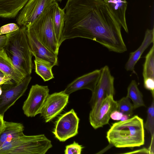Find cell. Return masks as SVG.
Masks as SVG:
<instances>
[{
    "label": "cell",
    "mask_w": 154,
    "mask_h": 154,
    "mask_svg": "<svg viewBox=\"0 0 154 154\" xmlns=\"http://www.w3.org/2000/svg\"><path fill=\"white\" fill-rule=\"evenodd\" d=\"M123 114L118 110L113 111L111 114L110 118L114 120H120L122 118Z\"/></svg>",
    "instance_id": "cell-27"
},
{
    "label": "cell",
    "mask_w": 154,
    "mask_h": 154,
    "mask_svg": "<svg viewBox=\"0 0 154 154\" xmlns=\"http://www.w3.org/2000/svg\"><path fill=\"white\" fill-rule=\"evenodd\" d=\"M113 96L110 94L105 97L102 101L95 115L89 118L90 124L94 129L108 124L112 113L114 111L118 110L117 102L114 100Z\"/></svg>",
    "instance_id": "cell-11"
},
{
    "label": "cell",
    "mask_w": 154,
    "mask_h": 154,
    "mask_svg": "<svg viewBox=\"0 0 154 154\" xmlns=\"http://www.w3.org/2000/svg\"><path fill=\"white\" fill-rule=\"evenodd\" d=\"M35 72L44 81L54 78L52 69L54 66L50 62L40 59H35Z\"/></svg>",
    "instance_id": "cell-21"
},
{
    "label": "cell",
    "mask_w": 154,
    "mask_h": 154,
    "mask_svg": "<svg viewBox=\"0 0 154 154\" xmlns=\"http://www.w3.org/2000/svg\"><path fill=\"white\" fill-rule=\"evenodd\" d=\"M145 153L150 154V152L148 149L143 148L142 149L136 150L134 151L127 152L125 153L131 154V153Z\"/></svg>",
    "instance_id": "cell-30"
},
{
    "label": "cell",
    "mask_w": 154,
    "mask_h": 154,
    "mask_svg": "<svg viewBox=\"0 0 154 154\" xmlns=\"http://www.w3.org/2000/svg\"><path fill=\"white\" fill-rule=\"evenodd\" d=\"M61 42L77 37L100 43L115 52L124 43L121 26L103 0H67Z\"/></svg>",
    "instance_id": "cell-1"
},
{
    "label": "cell",
    "mask_w": 154,
    "mask_h": 154,
    "mask_svg": "<svg viewBox=\"0 0 154 154\" xmlns=\"http://www.w3.org/2000/svg\"><path fill=\"white\" fill-rule=\"evenodd\" d=\"M26 27L28 43L35 59H40L48 62L54 66L57 65V55L45 47L38 40L31 29L29 27Z\"/></svg>",
    "instance_id": "cell-12"
},
{
    "label": "cell",
    "mask_w": 154,
    "mask_h": 154,
    "mask_svg": "<svg viewBox=\"0 0 154 154\" xmlns=\"http://www.w3.org/2000/svg\"><path fill=\"white\" fill-rule=\"evenodd\" d=\"M144 128L149 132L151 137L154 135V100L152 101L147 110V119Z\"/></svg>",
    "instance_id": "cell-24"
},
{
    "label": "cell",
    "mask_w": 154,
    "mask_h": 154,
    "mask_svg": "<svg viewBox=\"0 0 154 154\" xmlns=\"http://www.w3.org/2000/svg\"><path fill=\"white\" fill-rule=\"evenodd\" d=\"M83 148V147L82 145L74 141L72 144L67 145L66 146L64 151L65 154H80Z\"/></svg>",
    "instance_id": "cell-25"
},
{
    "label": "cell",
    "mask_w": 154,
    "mask_h": 154,
    "mask_svg": "<svg viewBox=\"0 0 154 154\" xmlns=\"http://www.w3.org/2000/svg\"><path fill=\"white\" fill-rule=\"evenodd\" d=\"M2 92V89L1 88V85H0V95L1 94Z\"/></svg>",
    "instance_id": "cell-35"
},
{
    "label": "cell",
    "mask_w": 154,
    "mask_h": 154,
    "mask_svg": "<svg viewBox=\"0 0 154 154\" xmlns=\"http://www.w3.org/2000/svg\"><path fill=\"white\" fill-rule=\"evenodd\" d=\"M145 57L142 75L143 81H154V44Z\"/></svg>",
    "instance_id": "cell-20"
},
{
    "label": "cell",
    "mask_w": 154,
    "mask_h": 154,
    "mask_svg": "<svg viewBox=\"0 0 154 154\" xmlns=\"http://www.w3.org/2000/svg\"><path fill=\"white\" fill-rule=\"evenodd\" d=\"M100 73V69H97L79 77L69 84L63 91L69 95L84 89H89L92 92L97 83Z\"/></svg>",
    "instance_id": "cell-13"
},
{
    "label": "cell",
    "mask_w": 154,
    "mask_h": 154,
    "mask_svg": "<svg viewBox=\"0 0 154 154\" xmlns=\"http://www.w3.org/2000/svg\"><path fill=\"white\" fill-rule=\"evenodd\" d=\"M126 96L133 101L134 109L145 106L143 95L138 88L135 80H132L129 85Z\"/></svg>",
    "instance_id": "cell-22"
},
{
    "label": "cell",
    "mask_w": 154,
    "mask_h": 154,
    "mask_svg": "<svg viewBox=\"0 0 154 154\" xmlns=\"http://www.w3.org/2000/svg\"><path fill=\"white\" fill-rule=\"evenodd\" d=\"M100 75L94 90L92 92L90 100L91 110L89 118L94 116L103 99L107 96L115 93L114 77L111 75L109 67L107 65L100 69Z\"/></svg>",
    "instance_id": "cell-5"
},
{
    "label": "cell",
    "mask_w": 154,
    "mask_h": 154,
    "mask_svg": "<svg viewBox=\"0 0 154 154\" xmlns=\"http://www.w3.org/2000/svg\"><path fill=\"white\" fill-rule=\"evenodd\" d=\"M4 116L0 115V134L4 130L5 126V121L4 120Z\"/></svg>",
    "instance_id": "cell-31"
},
{
    "label": "cell",
    "mask_w": 154,
    "mask_h": 154,
    "mask_svg": "<svg viewBox=\"0 0 154 154\" xmlns=\"http://www.w3.org/2000/svg\"><path fill=\"white\" fill-rule=\"evenodd\" d=\"M7 39L6 34L0 35V51L4 48L6 45Z\"/></svg>",
    "instance_id": "cell-29"
},
{
    "label": "cell",
    "mask_w": 154,
    "mask_h": 154,
    "mask_svg": "<svg viewBox=\"0 0 154 154\" xmlns=\"http://www.w3.org/2000/svg\"><path fill=\"white\" fill-rule=\"evenodd\" d=\"M118 110L123 114L130 117L133 114V106L131 103L129 98L126 96L117 101Z\"/></svg>",
    "instance_id": "cell-23"
},
{
    "label": "cell",
    "mask_w": 154,
    "mask_h": 154,
    "mask_svg": "<svg viewBox=\"0 0 154 154\" xmlns=\"http://www.w3.org/2000/svg\"><path fill=\"white\" fill-rule=\"evenodd\" d=\"M31 79L30 75L26 76L19 82L10 84L2 89L0 95V115L4 116L5 112L23 96Z\"/></svg>",
    "instance_id": "cell-8"
},
{
    "label": "cell",
    "mask_w": 154,
    "mask_h": 154,
    "mask_svg": "<svg viewBox=\"0 0 154 154\" xmlns=\"http://www.w3.org/2000/svg\"><path fill=\"white\" fill-rule=\"evenodd\" d=\"M106 134L109 144L116 147L140 146L145 141L143 120L136 115L126 120L115 122Z\"/></svg>",
    "instance_id": "cell-2"
},
{
    "label": "cell",
    "mask_w": 154,
    "mask_h": 154,
    "mask_svg": "<svg viewBox=\"0 0 154 154\" xmlns=\"http://www.w3.org/2000/svg\"><path fill=\"white\" fill-rule=\"evenodd\" d=\"M58 0V1H59L60 2H61L62 1V0Z\"/></svg>",
    "instance_id": "cell-36"
},
{
    "label": "cell",
    "mask_w": 154,
    "mask_h": 154,
    "mask_svg": "<svg viewBox=\"0 0 154 154\" xmlns=\"http://www.w3.org/2000/svg\"><path fill=\"white\" fill-rule=\"evenodd\" d=\"M29 0H0V17H15Z\"/></svg>",
    "instance_id": "cell-17"
},
{
    "label": "cell",
    "mask_w": 154,
    "mask_h": 154,
    "mask_svg": "<svg viewBox=\"0 0 154 154\" xmlns=\"http://www.w3.org/2000/svg\"><path fill=\"white\" fill-rule=\"evenodd\" d=\"M65 20L64 9L60 8L57 2L54 12L53 23L57 43L59 47L62 44L61 40Z\"/></svg>",
    "instance_id": "cell-19"
},
{
    "label": "cell",
    "mask_w": 154,
    "mask_h": 154,
    "mask_svg": "<svg viewBox=\"0 0 154 154\" xmlns=\"http://www.w3.org/2000/svg\"><path fill=\"white\" fill-rule=\"evenodd\" d=\"M154 135L151 137V141L150 145L149 148L148 149L149 151L150 154H154Z\"/></svg>",
    "instance_id": "cell-32"
},
{
    "label": "cell",
    "mask_w": 154,
    "mask_h": 154,
    "mask_svg": "<svg viewBox=\"0 0 154 154\" xmlns=\"http://www.w3.org/2000/svg\"><path fill=\"white\" fill-rule=\"evenodd\" d=\"M5 75L0 70V76H4Z\"/></svg>",
    "instance_id": "cell-34"
},
{
    "label": "cell",
    "mask_w": 154,
    "mask_h": 154,
    "mask_svg": "<svg viewBox=\"0 0 154 154\" xmlns=\"http://www.w3.org/2000/svg\"><path fill=\"white\" fill-rule=\"evenodd\" d=\"M0 70L5 75L16 83L19 82L25 77L14 65L4 48L0 51Z\"/></svg>",
    "instance_id": "cell-16"
},
{
    "label": "cell",
    "mask_w": 154,
    "mask_h": 154,
    "mask_svg": "<svg viewBox=\"0 0 154 154\" xmlns=\"http://www.w3.org/2000/svg\"><path fill=\"white\" fill-rule=\"evenodd\" d=\"M24 26L6 34L4 49L14 66L24 76L30 75L32 69L33 54L29 47Z\"/></svg>",
    "instance_id": "cell-3"
},
{
    "label": "cell",
    "mask_w": 154,
    "mask_h": 154,
    "mask_svg": "<svg viewBox=\"0 0 154 154\" xmlns=\"http://www.w3.org/2000/svg\"><path fill=\"white\" fill-rule=\"evenodd\" d=\"M49 91L47 86L38 84L32 85L23 106L22 109L24 114L28 117H33L40 113L49 95Z\"/></svg>",
    "instance_id": "cell-7"
},
{
    "label": "cell",
    "mask_w": 154,
    "mask_h": 154,
    "mask_svg": "<svg viewBox=\"0 0 154 154\" xmlns=\"http://www.w3.org/2000/svg\"><path fill=\"white\" fill-rule=\"evenodd\" d=\"M69 95L63 91L48 95L40 113L45 122L50 121L61 112L68 102Z\"/></svg>",
    "instance_id": "cell-10"
},
{
    "label": "cell",
    "mask_w": 154,
    "mask_h": 154,
    "mask_svg": "<svg viewBox=\"0 0 154 154\" xmlns=\"http://www.w3.org/2000/svg\"><path fill=\"white\" fill-rule=\"evenodd\" d=\"M129 117L127 115L123 114L121 118V121H124L126 120L129 118Z\"/></svg>",
    "instance_id": "cell-33"
},
{
    "label": "cell",
    "mask_w": 154,
    "mask_h": 154,
    "mask_svg": "<svg viewBox=\"0 0 154 154\" xmlns=\"http://www.w3.org/2000/svg\"><path fill=\"white\" fill-rule=\"evenodd\" d=\"M57 2H55L33 22L26 26L32 31L38 40L46 48L58 55V45L53 23V15Z\"/></svg>",
    "instance_id": "cell-4"
},
{
    "label": "cell",
    "mask_w": 154,
    "mask_h": 154,
    "mask_svg": "<svg viewBox=\"0 0 154 154\" xmlns=\"http://www.w3.org/2000/svg\"><path fill=\"white\" fill-rule=\"evenodd\" d=\"M79 121L76 113L72 109L59 118L52 133L60 141H65L78 134Z\"/></svg>",
    "instance_id": "cell-6"
},
{
    "label": "cell",
    "mask_w": 154,
    "mask_h": 154,
    "mask_svg": "<svg viewBox=\"0 0 154 154\" xmlns=\"http://www.w3.org/2000/svg\"><path fill=\"white\" fill-rule=\"evenodd\" d=\"M109 11L116 20L128 33V30L125 17L127 7L126 0H103Z\"/></svg>",
    "instance_id": "cell-15"
},
{
    "label": "cell",
    "mask_w": 154,
    "mask_h": 154,
    "mask_svg": "<svg viewBox=\"0 0 154 154\" xmlns=\"http://www.w3.org/2000/svg\"><path fill=\"white\" fill-rule=\"evenodd\" d=\"M12 80L8 77L5 75L4 76H0V85L5 84H12L11 82Z\"/></svg>",
    "instance_id": "cell-28"
},
{
    "label": "cell",
    "mask_w": 154,
    "mask_h": 154,
    "mask_svg": "<svg viewBox=\"0 0 154 154\" xmlns=\"http://www.w3.org/2000/svg\"><path fill=\"white\" fill-rule=\"evenodd\" d=\"M19 27L15 23H10L0 28V35L6 34L18 30Z\"/></svg>",
    "instance_id": "cell-26"
},
{
    "label": "cell",
    "mask_w": 154,
    "mask_h": 154,
    "mask_svg": "<svg viewBox=\"0 0 154 154\" xmlns=\"http://www.w3.org/2000/svg\"><path fill=\"white\" fill-rule=\"evenodd\" d=\"M5 126L0 134V149L8 141L23 133L24 127L21 123L5 121Z\"/></svg>",
    "instance_id": "cell-18"
},
{
    "label": "cell",
    "mask_w": 154,
    "mask_h": 154,
    "mask_svg": "<svg viewBox=\"0 0 154 154\" xmlns=\"http://www.w3.org/2000/svg\"><path fill=\"white\" fill-rule=\"evenodd\" d=\"M154 42V29H147L145 32L143 40L140 47L131 52L125 65L127 71H134L135 66L145 50Z\"/></svg>",
    "instance_id": "cell-14"
},
{
    "label": "cell",
    "mask_w": 154,
    "mask_h": 154,
    "mask_svg": "<svg viewBox=\"0 0 154 154\" xmlns=\"http://www.w3.org/2000/svg\"><path fill=\"white\" fill-rule=\"evenodd\" d=\"M56 0H29L19 12L17 23L25 26L30 24Z\"/></svg>",
    "instance_id": "cell-9"
}]
</instances>
